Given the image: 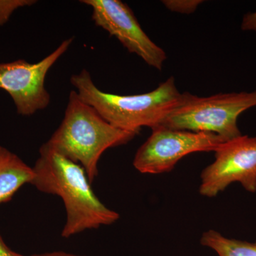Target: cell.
<instances>
[{"mask_svg":"<svg viewBox=\"0 0 256 256\" xmlns=\"http://www.w3.org/2000/svg\"><path fill=\"white\" fill-rule=\"evenodd\" d=\"M254 107H256V90L208 97L184 92L180 104L158 127L212 133L226 142L242 136L237 124L239 116Z\"/></svg>","mask_w":256,"mask_h":256,"instance_id":"277c9868","label":"cell"},{"mask_svg":"<svg viewBox=\"0 0 256 256\" xmlns=\"http://www.w3.org/2000/svg\"><path fill=\"white\" fill-rule=\"evenodd\" d=\"M166 9L174 12L190 14L204 2L202 0H164L162 2Z\"/></svg>","mask_w":256,"mask_h":256,"instance_id":"7c38bea8","label":"cell"},{"mask_svg":"<svg viewBox=\"0 0 256 256\" xmlns=\"http://www.w3.org/2000/svg\"><path fill=\"white\" fill-rule=\"evenodd\" d=\"M31 184L40 192L63 200L66 220L62 236L68 238L89 229L109 226L119 220L118 212L98 198L82 165L66 158L46 143L40 149Z\"/></svg>","mask_w":256,"mask_h":256,"instance_id":"6da1fadb","label":"cell"},{"mask_svg":"<svg viewBox=\"0 0 256 256\" xmlns=\"http://www.w3.org/2000/svg\"><path fill=\"white\" fill-rule=\"evenodd\" d=\"M70 82L82 100L109 124L138 134L143 127H158L182 97L174 77H170L150 92L128 96L102 92L96 86L86 69L72 76Z\"/></svg>","mask_w":256,"mask_h":256,"instance_id":"3957f363","label":"cell"},{"mask_svg":"<svg viewBox=\"0 0 256 256\" xmlns=\"http://www.w3.org/2000/svg\"><path fill=\"white\" fill-rule=\"evenodd\" d=\"M36 2L33 0H0V28L9 21L15 10Z\"/></svg>","mask_w":256,"mask_h":256,"instance_id":"8fae6325","label":"cell"},{"mask_svg":"<svg viewBox=\"0 0 256 256\" xmlns=\"http://www.w3.org/2000/svg\"><path fill=\"white\" fill-rule=\"evenodd\" d=\"M242 30L244 31L256 32V12L244 15L242 23Z\"/></svg>","mask_w":256,"mask_h":256,"instance_id":"4fadbf2b","label":"cell"},{"mask_svg":"<svg viewBox=\"0 0 256 256\" xmlns=\"http://www.w3.org/2000/svg\"><path fill=\"white\" fill-rule=\"evenodd\" d=\"M137 134L109 124L74 90L69 94L62 124L46 143L82 165L92 183L98 174L102 154L108 149L127 144Z\"/></svg>","mask_w":256,"mask_h":256,"instance_id":"7a4b0ae2","label":"cell"},{"mask_svg":"<svg viewBox=\"0 0 256 256\" xmlns=\"http://www.w3.org/2000/svg\"><path fill=\"white\" fill-rule=\"evenodd\" d=\"M34 178L33 168L20 156L0 146V204L6 203Z\"/></svg>","mask_w":256,"mask_h":256,"instance_id":"9c48e42d","label":"cell"},{"mask_svg":"<svg viewBox=\"0 0 256 256\" xmlns=\"http://www.w3.org/2000/svg\"><path fill=\"white\" fill-rule=\"evenodd\" d=\"M200 242L218 256H256V242H250L226 238L214 230L202 234Z\"/></svg>","mask_w":256,"mask_h":256,"instance_id":"30bf717a","label":"cell"},{"mask_svg":"<svg viewBox=\"0 0 256 256\" xmlns=\"http://www.w3.org/2000/svg\"><path fill=\"white\" fill-rule=\"evenodd\" d=\"M74 38H68L44 58L31 64L24 60L0 64V89L8 92L23 116H31L46 108L50 102L45 86L47 74L68 50Z\"/></svg>","mask_w":256,"mask_h":256,"instance_id":"8992f818","label":"cell"},{"mask_svg":"<svg viewBox=\"0 0 256 256\" xmlns=\"http://www.w3.org/2000/svg\"><path fill=\"white\" fill-rule=\"evenodd\" d=\"M0 256H15V252L6 246L1 235H0Z\"/></svg>","mask_w":256,"mask_h":256,"instance_id":"9a60e30c","label":"cell"},{"mask_svg":"<svg viewBox=\"0 0 256 256\" xmlns=\"http://www.w3.org/2000/svg\"><path fill=\"white\" fill-rule=\"evenodd\" d=\"M15 256H86L82 255H76V254H70V252H44V254H33V255L25 256L22 254H18L15 252Z\"/></svg>","mask_w":256,"mask_h":256,"instance_id":"5bb4252c","label":"cell"},{"mask_svg":"<svg viewBox=\"0 0 256 256\" xmlns=\"http://www.w3.org/2000/svg\"><path fill=\"white\" fill-rule=\"evenodd\" d=\"M92 9L95 24L114 36L130 53L140 57L148 66L162 70L166 60L162 48L143 31L132 10L120 0H82Z\"/></svg>","mask_w":256,"mask_h":256,"instance_id":"ba28073f","label":"cell"},{"mask_svg":"<svg viewBox=\"0 0 256 256\" xmlns=\"http://www.w3.org/2000/svg\"><path fill=\"white\" fill-rule=\"evenodd\" d=\"M223 142L222 138L212 133L154 128L138 150L133 166L142 174H162L174 169L188 154L215 152Z\"/></svg>","mask_w":256,"mask_h":256,"instance_id":"5b68a950","label":"cell"},{"mask_svg":"<svg viewBox=\"0 0 256 256\" xmlns=\"http://www.w3.org/2000/svg\"><path fill=\"white\" fill-rule=\"evenodd\" d=\"M200 194L215 197L233 182L256 192V137L240 136L222 143L215 160L202 171Z\"/></svg>","mask_w":256,"mask_h":256,"instance_id":"52a82bcc","label":"cell"}]
</instances>
